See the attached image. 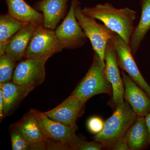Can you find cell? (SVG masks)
I'll return each instance as SVG.
<instances>
[{"label":"cell","instance_id":"obj_27","mask_svg":"<svg viewBox=\"0 0 150 150\" xmlns=\"http://www.w3.org/2000/svg\"><path fill=\"white\" fill-rule=\"evenodd\" d=\"M145 121L149 134L150 143V112L145 117Z\"/></svg>","mask_w":150,"mask_h":150},{"label":"cell","instance_id":"obj_8","mask_svg":"<svg viewBox=\"0 0 150 150\" xmlns=\"http://www.w3.org/2000/svg\"><path fill=\"white\" fill-rule=\"evenodd\" d=\"M110 40L115 49L118 67L150 97V86L140 72L129 44L116 33Z\"/></svg>","mask_w":150,"mask_h":150},{"label":"cell","instance_id":"obj_13","mask_svg":"<svg viewBox=\"0 0 150 150\" xmlns=\"http://www.w3.org/2000/svg\"><path fill=\"white\" fill-rule=\"evenodd\" d=\"M31 147L45 148L47 137L38 117V111L31 110L16 124Z\"/></svg>","mask_w":150,"mask_h":150},{"label":"cell","instance_id":"obj_15","mask_svg":"<svg viewBox=\"0 0 150 150\" xmlns=\"http://www.w3.org/2000/svg\"><path fill=\"white\" fill-rule=\"evenodd\" d=\"M69 0H40L35 4V8L42 12L44 27L51 30L56 28L67 13Z\"/></svg>","mask_w":150,"mask_h":150},{"label":"cell","instance_id":"obj_23","mask_svg":"<svg viewBox=\"0 0 150 150\" xmlns=\"http://www.w3.org/2000/svg\"><path fill=\"white\" fill-rule=\"evenodd\" d=\"M105 122L101 118L94 116L90 118L87 123L88 129L92 134H99L102 131L104 126Z\"/></svg>","mask_w":150,"mask_h":150},{"label":"cell","instance_id":"obj_16","mask_svg":"<svg viewBox=\"0 0 150 150\" xmlns=\"http://www.w3.org/2000/svg\"><path fill=\"white\" fill-rule=\"evenodd\" d=\"M130 150H142L150 145L149 134L145 117H137L126 136Z\"/></svg>","mask_w":150,"mask_h":150},{"label":"cell","instance_id":"obj_19","mask_svg":"<svg viewBox=\"0 0 150 150\" xmlns=\"http://www.w3.org/2000/svg\"><path fill=\"white\" fill-rule=\"evenodd\" d=\"M0 87L2 89L4 96V116L8 114L32 91L30 89L15 83L12 81L0 83Z\"/></svg>","mask_w":150,"mask_h":150},{"label":"cell","instance_id":"obj_25","mask_svg":"<svg viewBox=\"0 0 150 150\" xmlns=\"http://www.w3.org/2000/svg\"><path fill=\"white\" fill-rule=\"evenodd\" d=\"M112 150H130L126 141V137L124 139L116 145Z\"/></svg>","mask_w":150,"mask_h":150},{"label":"cell","instance_id":"obj_5","mask_svg":"<svg viewBox=\"0 0 150 150\" xmlns=\"http://www.w3.org/2000/svg\"><path fill=\"white\" fill-rule=\"evenodd\" d=\"M64 48L53 30L38 26L33 33L28 43L25 59H39L60 52Z\"/></svg>","mask_w":150,"mask_h":150},{"label":"cell","instance_id":"obj_18","mask_svg":"<svg viewBox=\"0 0 150 150\" xmlns=\"http://www.w3.org/2000/svg\"><path fill=\"white\" fill-rule=\"evenodd\" d=\"M142 14L138 25L135 28L130 40V47L134 56L150 30V0H141Z\"/></svg>","mask_w":150,"mask_h":150},{"label":"cell","instance_id":"obj_20","mask_svg":"<svg viewBox=\"0 0 150 150\" xmlns=\"http://www.w3.org/2000/svg\"><path fill=\"white\" fill-rule=\"evenodd\" d=\"M29 23L14 18L8 13L0 16V55L5 54L6 48L11 38Z\"/></svg>","mask_w":150,"mask_h":150},{"label":"cell","instance_id":"obj_21","mask_svg":"<svg viewBox=\"0 0 150 150\" xmlns=\"http://www.w3.org/2000/svg\"><path fill=\"white\" fill-rule=\"evenodd\" d=\"M16 66V62L6 54L0 55V83L12 81Z\"/></svg>","mask_w":150,"mask_h":150},{"label":"cell","instance_id":"obj_3","mask_svg":"<svg viewBox=\"0 0 150 150\" xmlns=\"http://www.w3.org/2000/svg\"><path fill=\"white\" fill-rule=\"evenodd\" d=\"M105 62L94 52L91 67L71 95L86 102L97 95H112V86L105 74Z\"/></svg>","mask_w":150,"mask_h":150},{"label":"cell","instance_id":"obj_7","mask_svg":"<svg viewBox=\"0 0 150 150\" xmlns=\"http://www.w3.org/2000/svg\"><path fill=\"white\" fill-rule=\"evenodd\" d=\"M79 4L78 0H71L69 12L55 31L56 36L64 48L74 49L80 48L87 39L75 16L76 7Z\"/></svg>","mask_w":150,"mask_h":150},{"label":"cell","instance_id":"obj_1","mask_svg":"<svg viewBox=\"0 0 150 150\" xmlns=\"http://www.w3.org/2000/svg\"><path fill=\"white\" fill-rule=\"evenodd\" d=\"M82 11L87 16L102 22L130 44L135 28L134 25L137 16L135 11L128 8H116L108 3L98 4L93 7H84Z\"/></svg>","mask_w":150,"mask_h":150},{"label":"cell","instance_id":"obj_26","mask_svg":"<svg viewBox=\"0 0 150 150\" xmlns=\"http://www.w3.org/2000/svg\"><path fill=\"white\" fill-rule=\"evenodd\" d=\"M4 116V99L2 89L0 87V117L1 119Z\"/></svg>","mask_w":150,"mask_h":150},{"label":"cell","instance_id":"obj_17","mask_svg":"<svg viewBox=\"0 0 150 150\" xmlns=\"http://www.w3.org/2000/svg\"><path fill=\"white\" fill-rule=\"evenodd\" d=\"M7 5L8 13L23 22L29 23L31 22L43 21L42 13L30 6L24 0H5Z\"/></svg>","mask_w":150,"mask_h":150},{"label":"cell","instance_id":"obj_11","mask_svg":"<svg viewBox=\"0 0 150 150\" xmlns=\"http://www.w3.org/2000/svg\"><path fill=\"white\" fill-rule=\"evenodd\" d=\"M121 77L124 85V99L137 117H145L150 112V97L122 70Z\"/></svg>","mask_w":150,"mask_h":150},{"label":"cell","instance_id":"obj_6","mask_svg":"<svg viewBox=\"0 0 150 150\" xmlns=\"http://www.w3.org/2000/svg\"><path fill=\"white\" fill-rule=\"evenodd\" d=\"M80 4L76 7L75 16L87 37L90 40L94 51L105 62V52L108 42L115 33L104 25L99 24L95 19L86 15L82 11Z\"/></svg>","mask_w":150,"mask_h":150},{"label":"cell","instance_id":"obj_24","mask_svg":"<svg viewBox=\"0 0 150 150\" xmlns=\"http://www.w3.org/2000/svg\"><path fill=\"white\" fill-rule=\"evenodd\" d=\"M101 145L95 142H87L81 140L77 147L79 150H101L103 149Z\"/></svg>","mask_w":150,"mask_h":150},{"label":"cell","instance_id":"obj_2","mask_svg":"<svg viewBox=\"0 0 150 150\" xmlns=\"http://www.w3.org/2000/svg\"><path fill=\"white\" fill-rule=\"evenodd\" d=\"M115 108L112 115L105 122L102 131L93 137L94 141L105 149L113 150L124 139L137 118L129 103L124 100Z\"/></svg>","mask_w":150,"mask_h":150},{"label":"cell","instance_id":"obj_10","mask_svg":"<svg viewBox=\"0 0 150 150\" xmlns=\"http://www.w3.org/2000/svg\"><path fill=\"white\" fill-rule=\"evenodd\" d=\"M105 74L112 88V97L110 103L116 107L124 100V85L119 71L117 56L114 46L109 40L108 42L104 56Z\"/></svg>","mask_w":150,"mask_h":150},{"label":"cell","instance_id":"obj_14","mask_svg":"<svg viewBox=\"0 0 150 150\" xmlns=\"http://www.w3.org/2000/svg\"><path fill=\"white\" fill-rule=\"evenodd\" d=\"M42 22L29 23L15 34L9 41L5 54L15 62H20L25 57L28 43L34 30Z\"/></svg>","mask_w":150,"mask_h":150},{"label":"cell","instance_id":"obj_12","mask_svg":"<svg viewBox=\"0 0 150 150\" xmlns=\"http://www.w3.org/2000/svg\"><path fill=\"white\" fill-rule=\"evenodd\" d=\"M86 101L71 94L61 104L44 113L52 120L65 125L76 126V122Z\"/></svg>","mask_w":150,"mask_h":150},{"label":"cell","instance_id":"obj_4","mask_svg":"<svg viewBox=\"0 0 150 150\" xmlns=\"http://www.w3.org/2000/svg\"><path fill=\"white\" fill-rule=\"evenodd\" d=\"M38 117L49 142L51 149L76 150L81 139L76 136V126H70L48 118L44 112L38 111Z\"/></svg>","mask_w":150,"mask_h":150},{"label":"cell","instance_id":"obj_9","mask_svg":"<svg viewBox=\"0 0 150 150\" xmlns=\"http://www.w3.org/2000/svg\"><path fill=\"white\" fill-rule=\"evenodd\" d=\"M50 57L21 60L16 67L12 81L33 90L45 79V64Z\"/></svg>","mask_w":150,"mask_h":150},{"label":"cell","instance_id":"obj_22","mask_svg":"<svg viewBox=\"0 0 150 150\" xmlns=\"http://www.w3.org/2000/svg\"><path fill=\"white\" fill-rule=\"evenodd\" d=\"M11 137L13 150H27L31 147L16 124L11 132Z\"/></svg>","mask_w":150,"mask_h":150}]
</instances>
